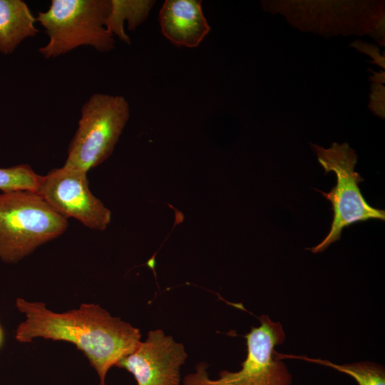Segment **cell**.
Instances as JSON below:
<instances>
[{"instance_id":"5","label":"cell","mask_w":385,"mask_h":385,"mask_svg":"<svg viewBox=\"0 0 385 385\" xmlns=\"http://www.w3.org/2000/svg\"><path fill=\"white\" fill-rule=\"evenodd\" d=\"M129 117V104L123 96L93 94L81 107L64 165L88 173L101 164L113 153Z\"/></svg>"},{"instance_id":"2","label":"cell","mask_w":385,"mask_h":385,"mask_svg":"<svg viewBox=\"0 0 385 385\" xmlns=\"http://www.w3.org/2000/svg\"><path fill=\"white\" fill-rule=\"evenodd\" d=\"M68 219L38 193L16 190L0 194V259L15 263L62 235Z\"/></svg>"},{"instance_id":"15","label":"cell","mask_w":385,"mask_h":385,"mask_svg":"<svg viewBox=\"0 0 385 385\" xmlns=\"http://www.w3.org/2000/svg\"><path fill=\"white\" fill-rule=\"evenodd\" d=\"M99 385H106V384H99Z\"/></svg>"},{"instance_id":"7","label":"cell","mask_w":385,"mask_h":385,"mask_svg":"<svg viewBox=\"0 0 385 385\" xmlns=\"http://www.w3.org/2000/svg\"><path fill=\"white\" fill-rule=\"evenodd\" d=\"M56 212L92 230H104L111 211L91 192L87 172L63 165L41 176L36 192Z\"/></svg>"},{"instance_id":"3","label":"cell","mask_w":385,"mask_h":385,"mask_svg":"<svg viewBox=\"0 0 385 385\" xmlns=\"http://www.w3.org/2000/svg\"><path fill=\"white\" fill-rule=\"evenodd\" d=\"M111 6V0H52L48 9L36 18L49 37L38 52L50 58L81 46L100 52L113 49V35L105 27Z\"/></svg>"},{"instance_id":"4","label":"cell","mask_w":385,"mask_h":385,"mask_svg":"<svg viewBox=\"0 0 385 385\" xmlns=\"http://www.w3.org/2000/svg\"><path fill=\"white\" fill-rule=\"evenodd\" d=\"M260 325L245 335L247 356L236 371L222 370L210 377L208 364L198 363L194 372L185 375L183 385H292V376L274 347L284 342L282 325L267 315L259 317Z\"/></svg>"},{"instance_id":"13","label":"cell","mask_w":385,"mask_h":385,"mask_svg":"<svg viewBox=\"0 0 385 385\" xmlns=\"http://www.w3.org/2000/svg\"><path fill=\"white\" fill-rule=\"evenodd\" d=\"M41 176L27 164L0 168V190L2 192L29 190L36 192Z\"/></svg>"},{"instance_id":"10","label":"cell","mask_w":385,"mask_h":385,"mask_svg":"<svg viewBox=\"0 0 385 385\" xmlns=\"http://www.w3.org/2000/svg\"><path fill=\"white\" fill-rule=\"evenodd\" d=\"M36 17L21 0H0V53H12L26 38L34 37L38 29Z\"/></svg>"},{"instance_id":"12","label":"cell","mask_w":385,"mask_h":385,"mask_svg":"<svg viewBox=\"0 0 385 385\" xmlns=\"http://www.w3.org/2000/svg\"><path fill=\"white\" fill-rule=\"evenodd\" d=\"M292 357L333 368L352 377L358 385H385V368L375 362L363 361L337 364L322 359L294 356Z\"/></svg>"},{"instance_id":"11","label":"cell","mask_w":385,"mask_h":385,"mask_svg":"<svg viewBox=\"0 0 385 385\" xmlns=\"http://www.w3.org/2000/svg\"><path fill=\"white\" fill-rule=\"evenodd\" d=\"M111 4L105 27L110 34L117 35L120 40L130 44V38L123 30V21L128 19V29L134 30L146 19L155 1L111 0Z\"/></svg>"},{"instance_id":"8","label":"cell","mask_w":385,"mask_h":385,"mask_svg":"<svg viewBox=\"0 0 385 385\" xmlns=\"http://www.w3.org/2000/svg\"><path fill=\"white\" fill-rule=\"evenodd\" d=\"M187 359L184 345L158 329L149 331L136 349L115 366L130 373L137 385H179L180 369Z\"/></svg>"},{"instance_id":"6","label":"cell","mask_w":385,"mask_h":385,"mask_svg":"<svg viewBox=\"0 0 385 385\" xmlns=\"http://www.w3.org/2000/svg\"><path fill=\"white\" fill-rule=\"evenodd\" d=\"M313 148L325 174L332 171L337 177V184L329 192L319 191L332 203L334 217L327 237L310 249L319 253L339 240L343 230L352 224L371 219L384 221L385 211L371 207L362 195L359 183L364 179L354 170L357 155L347 143H334L329 149Z\"/></svg>"},{"instance_id":"1","label":"cell","mask_w":385,"mask_h":385,"mask_svg":"<svg viewBox=\"0 0 385 385\" xmlns=\"http://www.w3.org/2000/svg\"><path fill=\"white\" fill-rule=\"evenodd\" d=\"M16 305L25 320L16 329L21 343L36 338L73 344L86 356L96 371L99 384H106L110 369L133 353L141 342L139 329L113 317L94 303H82L78 309L55 312L42 302L17 298Z\"/></svg>"},{"instance_id":"14","label":"cell","mask_w":385,"mask_h":385,"mask_svg":"<svg viewBox=\"0 0 385 385\" xmlns=\"http://www.w3.org/2000/svg\"><path fill=\"white\" fill-rule=\"evenodd\" d=\"M2 340H3V332H2V329H1V328L0 327V346L1 345Z\"/></svg>"},{"instance_id":"9","label":"cell","mask_w":385,"mask_h":385,"mask_svg":"<svg viewBox=\"0 0 385 385\" xmlns=\"http://www.w3.org/2000/svg\"><path fill=\"white\" fill-rule=\"evenodd\" d=\"M159 23L163 35L177 46L197 47L210 31L200 0H166Z\"/></svg>"}]
</instances>
